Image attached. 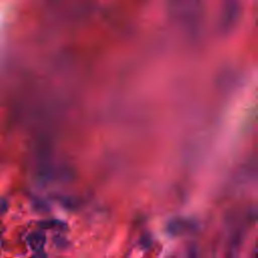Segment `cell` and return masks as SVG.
Segmentation results:
<instances>
[{
    "instance_id": "obj_1",
    "label": "cell",
    "mask_w": 258,
    "mask_h": 258,
    "mask_svg": "<svg viewBox=\"0 0 258 258\" xmlns=\"http://www.w3.org/2000/svg\"><path fill=\"white\" fill-rule=\"evenodd\" d=\"M27 242L31 250L38 252L41 251L45 244V235L42 232H33L28 235Z\"/></svg>"
},
{
    "instance_id": "obj_2",
    "label": "cell",
    "mask_w": 258,
    "mask_h": 258,
    "mask_svg": "<svg viewBox=\"0 0 258 258\" xmlns=\"http://www.w3.org/2000/svg\"><path fill=\"white\" fill-rule=\"evenodd\" d=\"M31 258H46V255L42 251H38Z\"/></svg>"
},
{
    "instance_id": "obj_3",
    "label": "cell",
    "mask_w": 258,
    "mask_h": 258,
    "mask_svg": "<svg viewBox=\"0 0 258 258\" xmlns=\"http://www.w3.org/2000/svg\"><path fill=\"white\" fill-rule=\"evenodd\" d=\"M5 209H6V201L5 199H2V210H1L2 214L5 212Z\"/></svg>"
},
{
    "instance_id": "obj_4",
    "label": "cell",
    "mask_w": 258,
    "mask_h": 258,
    "mask_svg": "<svg viewBox=\"0 0 258 258\" xmlns=\"http://www.w3.org/2000/svg\"><path fill=\"white\" fill-rule=\"evenodd\" d=\"M252 258H258V247L256 248L255 252L253 253V256H252Z\"/></svg>"
}]
</instances>
